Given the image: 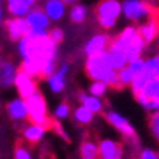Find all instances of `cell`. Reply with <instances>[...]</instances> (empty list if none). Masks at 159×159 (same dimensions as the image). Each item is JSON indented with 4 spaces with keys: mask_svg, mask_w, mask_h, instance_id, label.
I'll return each instance as SVG.
<instances>
[{
    "mask_svg": "<svg viewBox=\"0 0 159 159\" xmlns=\"http://www.w3.org/2000/svg\"><path fill=\"white\" fill-rule=\"evenodd\" d=\"M148 123H149V130H151L152 136L159 142V112H155V113L149 115Z\"/></svg>",
    "mask_w": 159,
    "mask_h": 159,
    "instance_id": "33",
    "label": "cell"
},
{
    "mask_svg": "<svg viewBox=\"0 0 159 159\" xmlns=\"http://www.w3.org/2000/svg\"><path fill=\"white\" fill-rule=\"evenodd\" d=\"M70 113H72V109H70V106H69V103H66V102L59 103L55 107V111H53L55 118L59 119V120H65V119H67L69 116H70Z\"/></svg>",
    "mask_w": 159,
    "mask_h": 159,
    "instance_id": "32",
    "label": "cell"
},
{
    "mask_svg": "<svg viewBox=\"0 0 159 159\" xmlns=\"http://www.w3.org/2000/svg\"><path fill=\"white\" fill-rule=\"evenodd\" d=\"M78 99L80 102L82 106H85L88 111H90L93 115H98V113H103L105 112V103L102 99H98L95 96H90L89 93L86 92H80L78 95Z\"/></svg>",
    "mask_w": 159,
    "mask_h": 159,
    "instance_id": "20",
    "label": "cell"
},
{
    "mask_svg": "<svg viewBox=\"0 0 159 159\" xmlns=\"http://www.w3.org/2000/svg\"><path fill=\"white\" fill-rule=\"evenodd\" d=\"M89 16V7L86 6V4L83 3H76L73 4L70 7V10H69V17H70V20L73 23H83L88 19Z\"/></svg>",
    "mask_w": 159,
    "mask_h": 159,
    "instance_id": "22",
    "label": "cell"
},
{
    "mask_svg": "<svg viewBox=\"0 0 159 159\" xmlns=\"http://www.w3.org/2000/svg\"><path fill=\"white\" fill-rule=\"evenodd\" d=\"M20 70L33 79L40 78V65L32 59H23L22 65H20Z\"/></svg>",
    "mask_w": 159,
    "mask_h": 159,
    "instance_id": "26",
    "label": "cell"
},
{
    "mask_svg": "<svg viewBox=\"0 0 159 159\" xmlns=\"http://www.w3.org/2000/svg\"><path fill=\"white\" fill-rule=\"evenodd\" d=\"M17 67L10 60H0V88L9 89L15 85Z\"/></svg>",
    "mask_w": 159,
    "mask_h": 159,
    "instance_id": "17",
    "label": "cell"
},
{
    "mask_svg": "<svg viewBox=\"0 0 159 159\" xmlns=\"http://www.w3.org/2000/svg\"><path fill=\"white\" fill-rule=\"evenodd\" d=\"M3 16H4V10H3V2L0 0V23L3 22Z\"/></svg>",
    "mask_w": 159,
    "mask_h": 159,
    "instance_id": "38",
    "label": "cell"
},
{
    "mask_svg": "<svg viewBox=\"0 0 159 159\" xmlns=\"http://www.w3.org/2000/svg\"><path fill=\"white\" fill-rule=\"evenodd\" d=\"M138 159H159V153L151 148H143L139 151Z\"/></svg>",
    "mask_w": 159,
    "mask_h": 159,
    "instance_id": "36",
    "label": "cell"
},
{
    "mask_svg": "<svg viewBox=\"0 0 159 159\" xmlns=\"http://www.w3.org/2000/svg\"><path fill=\"white\" fill-rule=\"evenodd\" d=\"M145 48H146V43L142 40L141 36H138L136 39L129 44V48H128V50H126V53H125L126 57H128V62L142 57V53L145 52Z\"/></svg>",
    "mask_w": 159,
    "mask_h": 159,
    "instance_id": "21",
    "label": "cell"
},
{
    "mask_svg": "<svg viewBox=\"0 0 159 159\" xmlns=\"http://www.w3.org/2000/svg\"><path fill=\"white\" fill-rule=\"evenodd\" d=\"M26 106H27V119L30 123L34 125H43L48 129H50L53 125L52 119L49 118L48 113V103L46 99L40 92L34 93L33 96H30L26 99Z\"/></svg>",
    "mask_w": 159,
    "mask_h": 159,
    "instance_id": "1",
    "label": "cell"
},
{
    "mask_svg": "<svg viewBox=\"0 0 159 159\" xmlns=\"http://www.w3.org/2000/svg\"><path fill=\"white\" fill-rule=\"evenodd\" d=\"M99 156L98 159H123L125 158V146L122 142L105 138L98 142Z\"/></svg>",
    "mask_w": 159,
    "mask_h": 159,
    "instance_id": "6",
    "label": "cell"
},
{
    "mask_svg": "<svg viewBox=\"0 0 159 159\" xmlns=\"http://www.w3.org/2000/svg\"><path fill=\"white\" fill-rule=\"evenodd\" d=\"M36 0H7L6 10L15 19H25L30 13V10L37 7Z\"/></svg>",
    "mask_w": 159,
    "mask_h": 159,
    "instance_id": "10",
    "label": "cell"
},
{
    "mask_svg": "<svg viewBox=\"0 0 159 159\" xmlns=\"http://www.w3.org/2000/svg\"><path fill=\"white\" fill-rule=\"evenodd\" d=\"M70 70V66L67 63H60L57 69H56L55 75H52L48 79V86L50 89V92L53 93H62L66 88V79Z\"/></svg>",
    "mask_w": 159,
    "mask_h": 159,
    "instance_id": "12",
    "label": "cell"
},
{
    "mask_svg": "<svg viewBox=\"0 0 159 159\" xmlns=\"http://www.w3.org/2000/svg\"><path fill=\"white\" fill-rule=\"evenodd\" d=\"M6 112L7 116L15 120V122H22L27 119V106H26V100L22 98H13L7 102L6 105Z\"/></svg>",
    "mask_w": 159,
    "mask_h": 159,
    "instance_id": "15",
    "label": "cell"
},
{
    "mask_svg": "<svg viewBox=\"0 0 159 159\" xmlns=\"http://www.w3.org/2000/svg\"><path fill=\"white\" fill-rule=\"evenodd\" d=\"M25 19H26L30 30H49V26H50V20L48 19L43 9L39 6L32 9Z\"/></svg>",
    "mask_w": 159,
    "mask_h": 159,
    "instance_id": "16",
    "label": "cell"
},
{
    "mask_svg": "<svg viewBox=\"0 0 159 159\" xmlns=\"http://www.w3.org/2000/svg\"><path fill=\"white\" fill-rule=\"evenodd\" d=\"M138 33L145 43H152L159 34V20L155 17H149L146 22L138 26Z\"/></svg>",
    "mask_w": 159,
    "mask_h": 159,
    "instance_id": "18",
    "label": "cell"
},
{
    "mask_svg": "<svg viewBox=\"0 0 159 159\" xmlns=\"http://www.w3.org/2000/svg\"><path fill=\"white\" fill-rule=\"evenodd\" d=\"M48 128L43 125H34V123H29L22 129V136L25 142L29 145L39 143L44 138V135L48 133Z\"/></svg>",
    "mask_w": 159,
    "mask_h": 159,
    "instance_id": "19",
    "label": "cell"
},
{
    "mask_svg": "<svg viewBox=\"0 0 159 159\" xmlns=\"http://www.w3.org/2000/svg\"><path fill=\"white\" fill-rule=\"evenodd\" d=\"M149 80H152V79L149 78V76L145 73V72H142V73L136 75V76L133 78L132 85H130V90H132L133 95H138V93H141L142 90L145 89V86L149 83Z\"/></svg>",
    "mask_w": 159,
    "mask_h": 159,
    "instance_id": "28",
    "label": "cell"
},
{
    "mask_svg": "<svg viewBox=\"0 0 159 159\" xmlns=\"http://www.w3.org/2000/svg\"><path fill=\"white\" fill-rule=\"evenodd\" d=\"M17 90V95L19 98L22 99H29L30 96H33L34 93H37V82L36 79L30 78L29 75H26L25 72L19 70L17 75H16V79H15V85H13Z\"/></svg>",
    "mask_w": 159,
    "mask_h": 159,
    "instance_id": "8",
    "label": "cell"
},
{
    "mask_svg": "<svg viewBox=\"0 0 159 159\" xmlns=\"http://www.w3.org/2000/svg\"><path fill=\"white\" fill-rule=\"evenodd\" d=\"M141 93L149 100V103L145 107V111L149 112V113L159 112V78L149 80V83L145 86V89Z\"/></svg>",
    "mask_w": 159,
    "mask_h": 159,
    "instance_id": "13",
    "label": "cell"
},
{
    "mask_svg": "<svg viewBox=\"0 0 159 159\" xmlns=\"http://www.w3.org/2000/svg\"><path fill=\"white\" fill-rule=\"evenodd\" d=\"M143 72L148 75L151 79L159 78V53L152 57L145 59V69Z\"/></svg>",
    "mask_w": 159,
    "mask_h": 159,
    "instance_id": "27",
    "label": "cell"
},
{
    "mask_svg": "<svg viewBox=\"0 0 159 159\" xmlns=\"http://www.w3.org/2000/svg\"><path fill=\"white\" fill-rule=\"evenodd\" d=\"M42 9L50 22H59L66 16L67 6L65 0H46L42 3Z\"/></svg>",
    "mask_w": 159,
    "mask_h": 159,
    "instance_id": "14",
    "label": "cell"
},
{
    "mask_svg": "<svg viewBox=\"0 0 159 159\" xmlns=\"http://www.w3.org/2000/svg\"><path fill=\"white\" fill-rule=\"evenodd\" d=\"M72 115H73V119L75 122L79 123V125H90L93 122V119H95V115H93L90 111H88L85 106H76L72 112Z\"/></svg>",
    "mask_w": 159,
    "mask_h": 159,
    "instance_id": "23",
    "label": "cell"
},
{
    "mask_svg": "<svg viewBox=\"0 0 159 159\" xmlns=\"http://www.w3.org/2000/svg\"><path fill=\"white\" fill-rule=\"evenodd\" d=\"M128 67H129L132 73L136 76V75L142 73L145 69V59L143 57H139V59H135V60H130L128 62Z\"/></svg>",
    "mask_w": 159,
    "mask_h": 159,
    "instance_id": "35",
    "label": "cell"
},
{
    "mask_svg": "<svg viewBox=\"0 0 159 159\" xmlns=\"http://www.w3.org/2000/svg\"><path fill=\"white\" fill-rule=\"evenodd\" d=\"M80 156L82 158H92V159H98L99 156V146L98 142L93 139H86L80 143Z\"/></svg>",
    "mask_w": 159,
    "mask_h": 159,
    "instance_id": "24",
    "label": "cell"
},
{
    "mask_svg": "<svg viewBox=\"0 0 159 159\" xmlns=\"http://www.w3.org/2000/svg\"><path fill=\"white\" fill-rule=\"evenodd\" d=\"M98 20H115L122 16V2L118 0H102L95 9Z\"/></svg>",
    "mask_w": 159,
    "mask_h": 159,
    "instance_id": "7",
    "label": "cell"
},
{
    "mask_svg": "<svg viewBox=\"0 0 159 159\" xmlns=\"http://www.w3.org/2000/svg\"><path fill=\"white\" fill-rule=\"evenodd\" d=\"M152 15V7L142 0H125L122 2V16L130 23L142 22L149 19Z\"/></svg>",
    "mask_w": 159,
    "mask_h": 159,
    "instance_id": "4",
    "label": "cell"
},
{
    "mask_svg": "<svg viewBox=\"0 0 159 159\" xmlns=\"http://www.w3.org/2000/svg\"><path fill=\"white\" fill-rule=\"evenodd\" d=\"M82 159H92V158H82Z\"/></svg>",
    "mask_w": 159,
    "mask_h": 159,
    "instance_id": "39",
    "label": "cell"
},
{
    "mask_svg": "<svg viewBox=\"0 0 159 159\" xmlns=\"http://www.w3.org/2000/svg\"><path fill=\"white\" fill-rule=\"evenodd\" d=\"M48 36L49 39L53 42V43L56 44H59L62 43L63 40H65V30L62 29V27H52V29H49L48 30Z\"/></svg>",
    "mask_w": 159,
    "mask_h": 159,
    "instance_id": "34",
    "label": "cell"
},
{
    "mask_svg": "<svg viewBox=\"0 0 159 159\" xmlns=\"http://www.w3.org/2000/svg\"><path fill=\"white\" fill-rule=\"evenodd\" d=\"M133 78H135V75L132 73V70H130L128 66L120 69V70L118 72L119 88H126V86L130 88V85H132V82H133Z\"/></svg>",
    "mask_w": 159,
    "mask_h": 159,
    "instance_id": "30",
    "label": "cell"
},
{
    "mask_svg": "<svg viewBox=\"0 0 159 159\" xmlns=\"http://www.w3.org/2000/svg\"><path fill=\"white\" fill-rule=\"evenodd\" d=\"M109 52V60H111V66L113 70L119 72L120 69L128 66V57L125 53L113 52V50H107Z\"/></svg>",
    "mask_w": 159,
    "mask_h": 159,
    "instance_id": "25",
    "label": "cell"
},
{
    "mask_svg": "<svg viewBox=\"0 0 159 159\" xmlns=\"http://www.w3.org/2000/svg\"><path fill=\"white\" fill-rule=\"evenodd\" d=\"M139 36L138 33V27L133 25H128L126 27H123L113 39H111V44L107 50H113V52H120V53H126L129 44L132 43L136 37Z\"/></svg>",
    "mask_w": 159,
    "mask_h": 159,
    "instance_id": "5",
    "label": "cell"
},
{
    "mask_svg": "<svg viewBox=\"0 0 159 159\" xmlns=\"http://www.w3.org/2000/svg\"><path fill=\"white\" fill-rule=\"evenodd\" d=\"M111 44V37L106 33H98L93 34L90 39L85 43L83 52H85L86 57H93V56L102 55L103 52H106Z\"/></svg>",
    "mask_w": 159,
    "mask_h": 159,
    "instance_id": "9",
    "label": "cell"
},
{
    "mask_svg": "<svg viewBox=\"0 0 159 159\" xmlns=\"http://www.w3.org/2000/svg\"><path fill=\"white\" fill-rule=\"evenodd\" d=\"M4 25H6V30H7V34L10 37V40H13V42H20L30 32V27L27 25L26 19L10 17L6 20Z\"/></svg>",
    "mask_w": 159,
    "mask_h": 159,
    "instance_id": "11",
    "label": "cell"
},
{
    "mask_svg": "<svg viewBox=\"0 0 159 159\" xmlns=\"http://www.w3.org/2000/svg\"><path fill=\"white\" fill-rule=\"evenodd\" d=\"M88 89H89V95L98 98V99H102L103 96H106L107 90H109V88L105 85L103 82H99V80L90 82V85H89Z\"/></svg>",
    "mask_w": 159,
    "mask_h": 159,
    "instance_id": "29",
    "label": "cell"
},
{
    "mask_svg": "<svg viewBox=\"0 0 159 159\" xmlns=\"http://www.w3.org/2000/svg\"><path fill=\"white\" fill-rule=\"evenodd\" d=\"M105 119H106V122L109 123L112 128H115V129L125 138L126 143H130V142H135L139 139L136 135V130H135V128L132 126V123L123 115H120L118 111H113V109L106 111L105 112Z\"/></svg>",
    "mask_w": 159,
    "mask_h": 159,
    "instance_id": "3",
    "label": "cell"
},
{
    "mask_svg": "<svg viewBox=\"0 0 159 159\" xmlns=\"http://www.w3.org/2000/svg\"><path fill=\"white\" fill-rule=\"evenodd\" d=\"M85 72L92 82L106 80L107 76L113 72V69L111 66V60H109V52L106 50L102 55L93 56V57H86Z\"/></svg>",
    "mask_w": 159,
    "mask_h": 159,
    "instance_id": "2",
    "label": "cell"
},
{
    "mask_svg": "<svg viewBox=\"0 0 159 159\" xmlns=\"http://www.w3.org/2000/svg\"><path fill=\"white\" fill-rule=\"evenodd\" d=\"M52 128L57 132V135H59L60 138H63L65 141H69V138H67V135H66V132L63 130V128H62V125H60L59 122H53V125H52Z\"/></svg>",
    "mask_w": 159,
    "mask_h": 159,
    "instance_id": "37",
    "label": "cell"
},
{
    "mask_svg": "<svg viewBox=\"0 0 159 159\" xmlns=\"http://www.w3.org/2000/svg\"><path fill=\"white\" fill-rule=\"evenodd\" d=\"M13 159H33V153L27 143H19L13 151Z\"/></svg>",
    "mask_w": 159,
    "mask_h": 159,
    "instance_id": "31",
    "label": "cell"
}]
</instances>
